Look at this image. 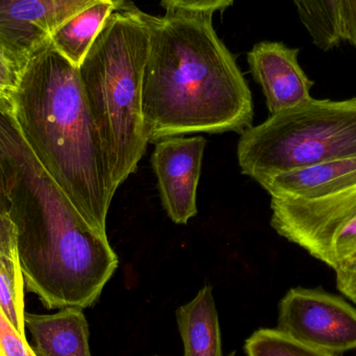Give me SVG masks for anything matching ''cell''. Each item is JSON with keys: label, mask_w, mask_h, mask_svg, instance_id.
I'll use <instances>...</instances> for the list:
<instances>
[{"label": "cell", "mask_w": 356, "mask_h": 356, "mask_svg": "<svg viewBox=\"0 0 356 356\" xmlns=\"http://www.w3.org/2000/svg\"><path fill=\"white\" fill-rule=\"evenodd\" d=\"M0 177L25 289L49 309L92 307L118 257L40 164L6 102H0Z\"/></svg>", "instance_id": "obj_1"}, {"label": "cell", "mask_w": 356, "mask_h": 356, "mask_svg": "<svg viewBox=\"0 0 356 356\" xmlns=\"http://www.w3.org/2000/svg\"><path fill=\"white\" fill-rule=\"evenodd\" d=\"M149 51L142 83L148 143L188 134H242L252 127L253 100L236 58L211 15L144 13Z\"/></svg>", "instance_id": "obj_2"}, {"label": "cell", "mask_w": 356, "mask_h": 356, "mask_svg": "<svg viewBox=\"0 0 356 356\" xmlns=\"http://www.w3.org/2000/svg\"><path fill=\"white\" fill-rule=\"evenodd\" d=\"M8 106L46 172L85 221L106 234V217L117 188L79 68L48 44L21 71Z\"/></svg>", "instance_id": "obj_3"}, {"label": "cell", "mask_w": 356, "mask_h": 356, "mask_svg": "<svg viewBox=\"0 0 356 356\" xmlns=\"http://www.w3.org/2000/svg\"><path fill=\"white\" fill-rule=\"evenodd\" d=\"M149 40L144 12L125 0L111 15L79 67L117 188L137 171L149 144L142 115V83Z\"/></svg>", "instance_id": "obj_4"}, {"label": "cell", "mask_w": 356, "mask_h": 356, "mask_svg": "<svg viewBox=\"0 0 356 356\" xmlns=\"http://www.w3.org/2000/svg\"><path fill=\"white\" fill-rule=\"evenodd\" d=\"M356 156V97L307 102L286 108L241 134L243 175L266 177Z\"/></svg>", "instance_id": "obj_5"}, {"label": "cell", "mask_w": 356, "mask_h": 356, "mask_svg": "<svg viewBox=\"0 0 356 356\" xmlns=\"http://www.w3.org/2000/svg\"><path fill=\"white\" fill-rule=\"evenodd\" d=\"M272 228L336 269L356 255V184L323 198H271Z\"/></svg>", "instance_id": "obj_6"}, {"label": "cell", "mask_w": 356, "mask_h": 356, "mask_svg": "<svg viewBox=\"0 0 356 356\" xmlns=\"http://www.w3.org/2000/svg\"><path fill=\"white\" fill-rule=\"evenodd\" d=\"M277 330L338 355L356 349V309L321 289H291L280 303Z\"/></svg>", "instance_id": "obj_7"}, {"label": "cell", "mask_w": 356, "mask_h": 356, "mask_svg": "<svg viewBox=\"0 0 356 356\" xmlns=\"http://www.w3.org/2000/svg\"><path fill=\"white\" fill-rule=\"evenodd\" d=\"M100 0H0V54L20 70L64 23Z\"/></svg>", "instance_id": "obj_8"}, {"label": "cell", "mask_w": 356, "mask_h": 356, "mask_svg": "<svg viewBox=\"0 0 356 356\" xmlns=\"http://www.w3.org/2000/svg\"><path fill=\"white\" fill-rule=\"evenodd\" d=\"M152 164L167 215L186 224L197 215V188L207 140L203 137L165 138L156 142Z\"/></svg>", "instance_id": "obj_9"}, {"label": "cell", "mask_w": 356, "mask_h": 356, "mask_svg": "<svg viewBox=\"0 0 356 356\" xmlns=\"http://www.w3.org/2000/svg\"><path fill=\"white\" fill-rule=\"evenodd\" d=\"M299 49L280 42H259L247 54L251 74L261 87L270 115L307 102L315 81L298 62Z\"/></svg>", "instance_id": "obj_10"}, {"label": "cell", "mask_w": 356, "mask_h": 356, "mask_svg": "<svg viewBox=\"0 0 356 356\" xmlns=\"http://www.w3.org/2000/svg\"><path fill=\"white\" fill-rule=\"evenodd\" d=\"M259 184L271 198H323L356 184V156L277 173Z\"/></svg>", "instance_id": "obj_11"}, {"label": "cell", "mask_w": 356, "mask_h": 356, "mask_svg": "<svg viewBox=\"0 0 356 356\" xmlns=\"http://www.w3.org/2000/svg\"><path fill=\"white\" fill-rule=\"evenodd\" d=\"M24 323L33 336L37 356H92L89 325L79 307H66L52 315L25 312Z\"/></svg>", "instance_id": "obj_12"}, {"label": "cell", "mask_w": 356, "mask_h": 356, "mask_svg": "<svg viewBox=\"0 0 356 356\" xmlns=\"http://www.w3.org/2000/svg\"><path fill=\"white\" fill-rule=\"evenodd\" d=\"M177 321L184 356H223L219 316L211 286H203L194 299L178 307Z\"/></svg>", "instance_id": "obj_13"}, {"label": "cell", "mask_w": 356, "mask_h": 356, "mask_svg": "<svg viewBox=\"0 0 356 356\" xmlns=\"http://www.w3.org/2000/svg\"><path fill=\"white\" fill-rule=\"evenodd\" d=\"M24 288L16 228L8 215H0V309L20 336L26 339Z\"/></svg>", "instance_id": "obj_14"}, {"label": "cell", "mask_w": 356, "mask_h": 356, "mask_svg": "<svg viewBox=\"0 0 356 356\" xmlns=\"http://www.w3.org/2000/svg\"><path fill=\"white\" fill-rule=\"evenodd\" d=\"M125 0H100L67 21L50 39V45L79 68L111 15Z\"/></svg>", "instance_id": "obj_15"}, {"label": "cell", "mask_w": 356, "mask_h": 356, "mask_svg": "<svg viewBox=\"0 0 356 356\" xmlns=\"http://www.w3.org/2000/svg\"><path fill=\"white\" fill-rule=\"evenodd\" d=\"M299 18L313 43L324 51L338 47L342 40L339 31L338 0H292Z\"/></svg>", "instance_id": "obj_16"}, {"label": "cell", "mask_w": 356, "mask_h": 356, "mask_svg": "<svg viewBox=\"0 0 356 356\" xmlns=\"http://www.w3.org/2000/svg\"><path fill=\"white\" fill-rule=\"evenodd\" d=\"M247 356H336L295 340L277 328H261L245 343Z\"/></svg>", "instance_id": "obj_17"}, {"label": "cell", "mask_w": 356, "mask_h": 356, "mask_svg": "<svg viewBox=\"0 0 356 356\" xmlns=\"http://www.w3.org/2000/svg\"><path fill=\"white\" fill-rule=\"evenodd\" d=\"M0 356H37L0 309Z\"/></svg>", "instance_id": "obj_18"}, {"label": "cell", "mask_w": 356, "mask_h": 356, "mask_svg": "<svg viewBox=\"0 0 356 356\" xmlns=\"http://www.w3.org/2000/svg\"><path fill=\"white\" fill-rule=\"evenodd\" d=\"M234 0H162L167 13L211 15L232 6Z\"/></svg>", "instance_id": "obj_19"}, {"label": "cell", "mask_w": 356, "mask_h": 356, "mask_svg": "<svg viewBox=\"0 0 356 356\" xmlns=\"http://www.w3.org/2000/svg\"><path fill=\"white\" fill-rule=\"evenodd\" d=\"M21 71L0 54V102L10 104L20 83Z\"/></svg>", "instance_id": "obj_20"}, {"label": "cell", "mask_w": 356, "mask_h": 356, "mask_svg": "<svg viewBox=\"0 0 356 356\" xmlns=\"http://www.w3.org/2000/svg\"><path fill=\"white\" fill-rule=\"evenodd\" d=\"M341 40L356 47V0H338Z\"/></svg>", "instance_id": "obj_21"}, {"label": "cell", "mask_w": 356, "mask_h": 356, "mask_svg": "<svg viewBox=\"0 0 356 356\" xmlns=\"http://www.w3.org/2000/svg\"><path fill=\"white\" fill-rule=\"evenodd\" d=\"M334 272L338 290L356 305V255L343 261Z\"/></svg>", "instance_id": "obj_22"}, {"label": "cell", "mask_w": 356, "mask_h": 356, "mask_svg": "<svg viewBox=\"0 0 356 356\" xmlns=\"http://www.w3.org/2000/svg\"><path fill=\"white\" fill-rule=\"evenodd\" d=\"M8 199H6V193L2 186L1 177H0V215H8Z\"/></svg>", "instance_id": "obj_23"}, {"label": "cell", "mask_w": 356, "mask_h": 356, "mask_svg": "<svg viewBox=\"0 0 356 356\" xmlns=\"http://www.w3.org/2000/svg\"><path fill=\"white\" fill-rule=\"evenodd\" d=\"M229 356H234V353H232Z\"/></svg>", "instance_id": "obj_24"}, {"label": "cell", "mask_w": 356, "mask_h": 356, "mask_svg": "<svg viewBox=\"0 0 356 356\" xmlns=\"http://www.w3.org/2000/svg\"><path fill=\"white\" fill-rule=\"evenodd\" d=\"M154 356H159V355H154Z\"/></svg>", "instance_id": "obj_25"}]
</instances>
